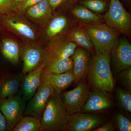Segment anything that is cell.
I'll return each instance as SVG.
<instances>
[{
  "label": "cell",
  "instance_id": "7402d4cb",
  "mask_svg": "<svg viewBox=\"0 0 131 131\" xmlns=\"http://www.w3.org/2000/svg\"><path fill=\"white\" fill-rule=\"evenodd\" d=\"M0 50L7 60L15 65L18 63L20 57V46L12 38H3L0 42Z\"/></svg>",
  "mask_w": 131,
  "mask_h": 131
},
{
  "label": "cell",
  "instance_id": "1f68e13d",
  "mask_svg": "<svg viewBox=\"0 0 131 131\" xmlns=\"http://www.w3.org/2000/svg\"><path fill=\"white\" fill-rule=\"evenodd\" d=\"M66 1L67 0H48V1L52 11L54 12Z\"/></svg>",
  "mask_w": 131,
  "mask_h": 131
},
{
  "label": "cell",
  "instance_id": "4dcf8cb0",
  "mask_svg": "<svg viewBox=\"0 0 131 131\" xmlns=\"http://www.w3.org/2000/svg\"><path fill=\"white\" fill-rule=\"evenodd\" d=\"M117 131L115 125L111 119L103 125H101L97 128L94 129L92 131Z\"/></svg>",
  "mask_w": 131,
  "mask_h": 131
},
{
  "label": "cell",
  "instance_id": "9c48e42d",
  "mask_svg": "<svg viewBox=\"0 0 131 131\" xmlns=\"http://www.w3.org/2000/svg\"><path fill=\"white\" fill-rule=\"evenodd\" d=\"M74 88L60 93L66 110L70 114L81 112L90 93V86L86 80L80 82Z\"/></svg>",
  "mask_w": 131,
  "mask_h": 131
},
{
  "label": "cell",
  "instance_id": "ffe728a7",
  "mask_svg": "<svg viewBox=\"0 0 131 131\" xmlns=\"http://www.w3.org/2000/svg\"><path fill=\"white\" fill-rule=\"evenodd\" d=\"M65 36L68 40L75 43L78 47L84 48L93 55L95 54L90 37L79 22L72 26Z\"/></svg>",
  "mask_w": 131,
  "mask_h": 131
},
{
  "label": "cell",
  "instance_id": "ba28073f",
  "mask_svg": "<svg viewBox=\"0 0 131 131\" xmlns=\"http://www.w3.org/2000/svg\"><path fill=\"white\" fill-rule=\"evenodd\" d=\"M26 102L20 93L1 101L0 110L6 120V131H13L17 123L24 117Z\"/></svg>",
  "mask_w": 131,
  "mask_h": 131
},
{
  "label": "cell",
  "instance_id": "e0dca14e",
  "mask_svg": "<svg viewBox=\"0 0 131 131\" xmlns=\"http://www.w3.org/2000/svg\"><path fill=\"white\" fill-rule=\"evenodd\" d=\"M77 47L75 43L68 40L64 35L46 45V52L55 57L67 58L71 57Z\"/></svg>",
  "mask_w": 131,
  "mask_h": 131
},
{
  "label": "cell",
  "instance_id": "52a82bcc",
  "mask_svg": "<svg viewBox=\"0 0 131 131\" xmlns=\"http://www.w3.org/2000/svg\"><path fill=\"white\" fill-rule=\"evenodd\" d=\"M46 45L41 39L24 41L20 46V56L23 61L21 73L26 74L41 65L46 54Z\"/></svg>",
  "mask_w": 131,
  "mask_h": 131
},
{
  "label": "cell",
  "instance_id": "5b68a950",
  "mask_svg": "<svg viewBox=\"0 0 131 131\" xmlns=\"http://www.w3.org/2000/svg\"><path fill=\"white\" fill-rule=\"evenodd\" d=\"M77 20L62 13H54L46 25L40 29V39L46 45L58 38L64 36Z\"/></svg>",
  "mask_w": 131,
  "mask_h": 131
},
{
  "label": "cell",
  "instance_id": "d4e9b609",
  "mask_svg": "<svg viewBox=\"0 0 131 131\" xmlns=\"http://www.w3.org/2000/svg\"><path fill=\"white\" fill-rule=\"evenodd\" d=\"M115 94L118 105L122 110L131 113V91L117 87Z\"/></svg>",
  "mask_w": 131,
  "mask_h": 131
},
{
  "label": "cell",
  "instance_id": "83f0119b",
  "mask_svg": "<svg viewBox=\"0 0 131 131\" xmlns=\"http://www.w3.org/2000/svg\"><path fill=\"white\" fill-rule=\"evenodd\" d=\"M116 77L118 83L124 89L131 91V67L122 71Z\"/></svg>",
  "mask_w": 131,
  "mask_h": 131
},
{
  "label": "cell",
  "instance_id": "d6a6232c",
  "mask_svg": "<svg viewBox=\"0 0 131 131\" xmlns=\"http://www.w3.org/2000/svg\"><path fill=\"white\" fill-rule=\"evenodd\" d=\"M7 122L6 118L0 110V131H6Z\"/></svg>",
  "mask_w": 131,
  "mask_h": 131
},
{
  "label": "cell",
  "instance_id": "cb8c5ba5",
  "mask_svg": "<svg viewBox=\"0 0 131 131\" xmlns=\"http://www.w3.org/2000/svg\"><path fill=\"white\" fill-rule=\"evenodd\" d=\"M13 131H42L41 119L31 116H24Z\"/></svg>",
  "mask_w": 131,
  "mask_h": 131
},
{
  "label": "cell",
  "instance_id": "30bf717a",
  "mask_svg": "<svg viewBox=\"0 0 131 131\" xmlns=\"http://www.w3.org/2000/svg\"><path fill=\"white\" fill-rule=\"evenodd\" d=\"M49 83L40 82L37 91L26 106L24 116H31L41 119L50 97L54 91Z\"/></svg>",
  "mask_w": 131,
  "mask_h": 131
},
{
  "label": "cell",
  "instance_id": "5bb4252c",
  "mask_svg": "<svg viewBox=\"0 0 131 131\" xmlns=\"http://www.w3.org/2000/svg\"><path fill=\"white\" fill-rule=\"evenodd\" d=\"M22 14L40 30L51 18L54 12L48 0H43L28 8Z\"/></svg>",
  "mask_w": 131,
  "mask_h": 131
},
{
  "label": "cell",
  "instance_id": "484cf974",
  "mask_svg": "<svg viewBox=\"0 0 131 131\" xmlns=\"http://www.w3.org/2000/svg\"><path fill=\"white\" fill-rule=\"evenodd\" d=\"M112 119L117 130L131 131L130 119L125 114L122 112L117 113Z\"/></svg>",
  "mask_w": 131,
  "mask_h": 131
},
{
  "label": "cell",
  "instance_id": "836d02e7",
  "mask_svg": "<svg viewBox=\"0 0 131 131\" xmlns=\"http://www.w3.org/2000/svg\"><path fill=\"white\" fill-rule=\"evenodd\" d=\"M79 0H70L71 5V7L75 5L76 3Z\"/></svg>",
  "mask_w": 131,
  "mask_h": 131
},
{
  "label": "cell",
  "instance_id": "8d00e7d4",
  "mask_svg": "<svg viewBox=\"0 0 131 131\" xmlns=\"http://www.w3.org/2000/svg\"><path fill=\"white\" fill-rule=\"evenodd\" d=\"M126 2L128 3H129L130 2L131 0H126Z\"/></svg>",
  "mask_w": 131,
  "mask_h": 131
},
{
  "label": "cell",
  "instance_id": "2e32d148",
  "mask_svg": "<svg viewBox=\"0 0 131 131\" xmlns=\"http://www.w3.org/2000/svg\"><path fill=\"white\" fill-rule=\"evenodd\" d=\"M43 66V62L37 69L24 75L19 93L26 101L30 100L40 85Z\"/></svg>",
  "mask_w": 131,
  "mask_h": 131
},
{
  "label": "cell",
  "instance_id": "74e56055",
  "mask_svg": "<svg viewBox=\"0 0 131 131\" xmlns=\"http://www.w3.org/2000/svg\"><path fill=\"white\" fill-rule=\"evenodd\" d=\"M1 101H0V103H1Z\"/></svg>",
  "mask_w": 131,
  "mask_h": 131
},
{
  "label": "cell",
  "instance_id": "277c9868",
  "mask_svg": "<svg viewBox=\"0 0 131 131\" xmlns=\"http://www.w3.org/2000/svg\"><path fill=\"white\" fill-rule=\"evenodd\" d=\"M89 34L95 53L110 52L120 33L103 23L89 24L78 21Z\"/></svg>",
  "mask_w": 131,
  "mask_h": 131
},
{
  "label": "cell",
  "instance_id": "d6986e66",
  "mask_svg": "<svg viewBox=\"0 0 131 131\" xmlns=\"http://www.w3.org/2000/svg\"><path fill=\"white\" fill-rule=\"evenodd\" d=\"M42 72L50 74H61L73 71V63L71 57L60 58L51 56L46 52Z\"/></svg>",
  "mask_w": 131,
  "mask_h": 131
},
{
  "label": "cell",
  "instance_id": "3957f363",
  "mask_svg": "<svg viewBox=\"0 0 131 131\" xmlns=\"http://www.w3.org/2000/svg\"><path fill=\"white\" fill-rule=\"evenodd\" d=\"M69 115L60 93L54 90L41 118L42 131H63Z\"/></svg>",
  "mask_w": 131,
  "mask_h": 131
},
{
  "label": "cell",
  "instance_id": "f546056e",
  "mask_svg": "<svg viewBox=\"0 0 131 131\" xmlns=\"http://www.w3.org/2000/svg\"><path fill=\"white\" fill-rule=\"evenodd\" d=\"M43 0H25L20 3L16 5L15 12L22 14L28 8L34 6Z\"/></svg>",
  "mask_w": 131,
  "mask_h": 131
},
{
  "label": "cell",
  "instance_id": "9a60e30c",
  "mask_svg": "<svg viewBox=\"0 0 131 131\" xmlns=\"http://www.w3.org/2000/svg\"><path fill=\"white\" fill-rule=\"evenodd\" d=\"M90 52L84 48L77 47L71 56L73 63L74 84L86 80L89 71Z\"/></svg>",
  "mask_w": 131,
  "mask_h": 131
},
{
  "label": "cell",
  "instance_id": "ac0fdd59",
  "mask_svg": "<svg viewBox=\"0 0 131 131\" xmlns=\"http://www.w3.org/2000/svg\"><path fill=\"white\" fill-rule=\"evenodd\" d=\"M24 75L21 73L8 75L0 81V101L4 100L19 93Z\"/></svg>",
  "mask_w": 131,
  "mask_h": 131
},
{
  "label": "cell",
  "instance_id": "7c38bea8",
  "mask_svg": "<svg viewBox=\"0 0 131 131\" xmlns=\"http://www.w3.org/2000/svg\"><path fill=\"white\" fill-rule=\"evenodd\" d=\"M110 54L114 76L131 67V45L126 36L118 38Z\"/></svg>",
  "mask_w": 131,
  "mask_h": 131
},
{
  "label": "cell",
  "instance_id": "6da1fadb",
  "mask_svg": "<svg viewBox=\"0 0 131 131\" xmlns=\"http://www.w3.org/2000/svg\"><path fill=\"white\" fill-rule=\"evenodd\" d=\"M110 52L95 53L90 61L88 78L90 88L112 93L114 82L111 68Z\"/></svg>",
  "mask_w": 131,
  "mask_h": 131
},
{
  "label": "cell",
  "instance_id": "8fae6325",
  "mask_svg": "<svg viewBox=\"0 0 131 131\" xmlns=\"http://www.w3.org/2000/svg\"><path fill=\"white\" fill-rule=\"evenodd\" d=\"M108 118L89 113L70 114L63 131H90L102 125Z\"/></svg>",
  "mask_w": 131,
  "mask_h": 131
},
{
  "label": "cell",
  "instance_id": "4fadbf2b",
  "mask_svg": "<svg viewBox=\"0 0 131 131\" xmlns=\"http://www.w3.org/2000/svg\"><path fill=\"white\" fill-rule=\"evenodd\" d=\"M114 101L109 92L98 89L90 91L88 97L81 112L93 114L107 112L112 108Z\"/></svg>",
  "mask_w": 131,
  "mask_h": 131
},
{
  "label": "cell",
  "instance_id": "603a6c76",
  "mask_svg": "<svg viewBox=\"0 0 131 131\" xmlns=\"http://www.w3.org/2000/svg\"><path fill=\"white\" fill-rule=\"evenodd\" d=\"M71 14L77 21L92 24L105 22L103 16L95 13L82 5L72 6Z\"/></svg>",
  "mask_w": 131,
  "mask_h": 131
},
{
  "label": "cell",
  "instance_id": "8992f818",
  "mask_svg": "<svg viewBox=\"0 0 131 131\" xmlns=\"http://www.w3.org/2000/svg\"><path fill=\"white\" fill-rule=\"evenodd\" d=\"M108 26L129 38L131 37V16L119 0H111L107 12L103 16Z\"/></svg>",
  "mask_w": 131,
  "mask_h": 131
},
{
  "label": "cell",
  "instance_id": "e575fe53",
  "mask_svg": "<svg viewBox=\"0 0 131 131\" xmlns=\"http://www.w3.org/2000/svg\"><path fill=\"white\" fill-rule=\"evenodd\" d=\"M13 1L15 3L16 5L18 4L19 3H20L24 1L25 0H13Z\"/></svg>",
  "mask_w": 131,
  "mask_h": 131
},
{
  "label": "cell",
  "instance_id": "f1b7e54d",
  "mask_svg": "<svg viewBox=\"0 0 131 131\" xmlns=\"http://www.w3.org/2000/svg\"><path fill=\"white\" fill-rule=\"evenodd\" d=\"M16 6L13 0H0V15L15 12Z\"/></svg>",
  "mask_w": 131,
  "mask_h": 131
},
{
  "label": "cell",
  "instance_id": "44dd1931",
  "mask_svg": "<svg viewBox=\"0 0 131 131\" xmlns=\"http://www.w3.org/2000/svg\"><path fill=\"white\" fill-rule=\"evenodd\" d=\"M74 80L73 71L61 74H50L42 72L40 78L41 82L49 83L60 93L73 83Z\"/></svg>",
  "mask_w": 131,
  "mask_h": 131
},
{
  "label": "cell",
  "instance_id": "4316f807",
  "mask_svg": "<svg viewBox=\"0 0 131 131\" xmlns=\"http://www.w3.org/2000/svg\"><path fill=\"white\" fill-rule=\"evenodd\" d=\"M81 5L99 14L104 13L107 8V4L103 0H84L81 3Z\"/></svg>",
  "mask_w": 131,
  "mask_h": 131
},
{
  "label": "cell",
  "instance_id": "7a4b0ae2",
  "mask_svg": "<svg viewBox=\"0 0 131 131\" xmlns=\"http://www.w3.org/2000/svg\"><path fill=\"white\" fill-rule=\"evenodd\" d=\"M0 26L4 31L14 34L23 42L40 39V29L15 11L0 15Z\"/></svg>",
  "mask_w": 131,
  "mask_h": 131
},
{
  "label": "cell",
  "instance_id": "d590c367",
  "mask_svg": "<svg viewBox=\"0 0 131 131\" xmlns=\"http://www.w3.org/2000/svg\"><path fill=\"white\" fill-rule=\"evenodd\" d=\"M4 31H4V30H3V28L2 27L0 26V33H1L3 32Z\"/></svg>",
  "mask_w": 131,
  "mask_h": 131
}]
</instances>
